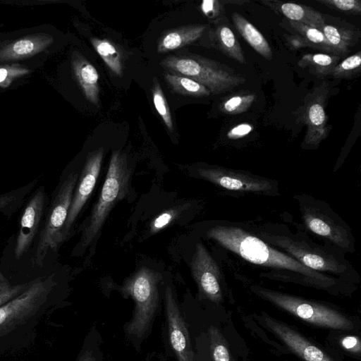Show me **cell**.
<instances>
[{
    "mask_svg": "<svg viewBox=\"0 0 361 361\" xmlns=\"http://www.w3.org/2000/svg\"><path fill=\"white\" fill-rule=\"evenodd\" d=\"M0 44H1V42H0Z\"/></svg>",
    "mask_w": 361,
    "mask_h": 361,
    "instance_id": "ee69618b",
    "label": "cell"
},
{
    "mask_svg": "<svg viewBox=\"0 0 361 361\" xmlns=\"http://www.w3.org/2000/svg\"><path fill=\"white\" fill-rule=\"evenodd\" d=\"M8 282L7 279L4 277L2 273L0 271V285L6 283Z\"/></svg>",
    "mask_w": 361,
    "mask_h": 361,
    "instance_id": "7bdbcfd3",
    "label": "cell"
},
{
    "mask_svg": "<svg viewBox=\"0 0 361 361\" xmlns=\"http://www.w3.org/2000/svg\"><path fill=\"white\" fill-rule=\"evenodd\" d=\"M195 350L196 361H212L207 333L202 332L195 338Z\"/></svg>",
    "mask_w": 361,
    "mask_h": 361,
    "instance_id": "d590c367",
    "label": "cell"
},
{
    "mask_svg": "<svg viewBox=\"0 0 361 361\" xmlns=\"http://www.w3.org/2000/svg\"><path fill=\"white\" fill-rule=\"evenodd\" d=\"M162 66L173 73L186 76L206 87L212 94L230 91L245 82V78L209 59L171 56L161 61Z\"/></svg>",
    "mask_w": 361,
    "mask_h": 361,
    "instance_id": "8992f818",
    "label": "cell"
},
{
    "mask_svg": "<svg viewBox=\"0 0 361 361\" xmlns=\"http://www.w3.org/2000/svg\"><path fill=\"white\" fill-rule=\"evenodd\" d=\"M30 73L25 66L18 64L0 66V87H8L14 80L24 76Z\"/></svg>",
    "mask_w": 361,
    "mask_h": 361,
    "instance_id": "d6a6232c",
    "label": "cell"
},
{
    "mask_svg": "<svg viewBox=\"0 0 361 361\" xmlns=\"http://www.w3.org/2000/svg\"><path fill=\"white\" fill-rule=\"evenodd\" d=\"M176 216L173 209L167 210L159 215L151 224L152 233H156L168 226Z\"/></svg>",
    "mask_w": 361,
    "mask_h": 361,
    "instance_id": "74e56055",
    "label": "cell"
},
{
    "mask_svg": "<svg viewBox=\"0 0 361 361\" xmlns=\"http://www.w3.org/2000/svg\"><path fill=\"white\" fill-rule=\"evenodd\" d=\"M212 361H236L223 331L216 325H210L207 331Z\"/></svg>",
    "mask_w": 361,
    "mask_h": 361,
    "instance_id": "7402d4cb",
    "label": "cell"
},
{
    "mask_svg": "<svg viewBox=\"0 0 361 361\" xmlns=\"http://www.w3.org/2000/svg\"><path fill=\"white\" fill-rule=\"evenodd\" d=\"M45 202V189L41 186L32 195L21 216L14 249L16 259H20L31 247L44 214Z\"/></svg>",
    "mask_w": 361,
    "mask_h": 361,
    "instance_id": "9a60e30c",
    "label": "cell"
},
{
    "mask_svg": "<svg viewBox=\"0 0 361 361\" xmlns=\"http://www.w3.org/2000/svg\"><path fill=\"white\" fill-rule=\"evenodd\" d=\"M300 205L303 224L310 231L341 251L354 252L355 239L350 228L328 205L307 196H300Z\"/></svg>",
    "mask_w": 361,
    "mask_h": 361,
    "instance_id": "52a82bcc",
    "label": "cell"
},
{
    "mask_svg": "<svg viewBox=\"0 0 361 361\" xmlns=\"http://www.w3.org/2000/svg\"><path fill=\"white\" fill-rule=\"evenodd\" d=\"M54 286L53 276L32 281L20 294L0 306V331H5L30 315L45 301Z\"/></svg>",
    "mask_w": 361,
    "mask_h": 361,
    "instance_id": "8fae6325",
    "label": "cell"
},
{
    "mask_svg": "<svg viewBox=\"0 0 361 361\" xmlns=\"http://www.w3.org/2000/svg\"><path fill=\"white\" fill-rule=\"evenodd\" d=\"M219 7V2L214 0L203 1L201 5L203 13L209 17H214L218 14Z\"/></svg>",
    "mask_w": 361,
    "mask_h": 361,
    "instance_id": "60d3db41",
    "label": "cell"
},
{
    "mask_svg": "<svg viewBox=\"0 0 361 361\" xmlns=\"http://www.w3.org/2000/svg\"><path fill=\"white\" fill-rule=\"evenodd\" d=\"M232 19L235 27L247 42L261 56L271 59V49L262 34L238 13H233Z\"/></svg>",
    "mask_w": 361,
    "mask_h": 361,
    "instance_id": "ffe728a7",
    "label": "cell"
},
{
    "mask_svg": "<svg viewBox=\"0 0 361 361\" xmlns=\"http://www.w3.org/2000/svg\"><path fill=\"white\" fill-rule=\"evenodd\" d=\"M357 333L358 332L330 331L326 337V345L341 357L345 355L360 360L361 341Z\"/></svg>",
    "mask_w": 361,
    "mask_h": 361,
    "instance_id": "d6986e66",
    "label": "cell"
},
{
    "mask_svg": "<svg viewBox=\"0 0 361 361\" xmlns=\"http://www.w3.org/2000/svg\"><path fill=\"white\" fill-rule=\"evenodd\" d=\"M280 10L293 22L300 23L317 29L324 25L322 15L308 6L294 3H283L280 5Z\"/></svg>",
    "mask_w": 361,
    "mask_h": 361,
    "instance_id": "44dd1931",
    "label": "cell"
},
{
    "mask_svg": "<svg viewBox=\"0 0 361 361\" xmlns=\"http://www.w3.org/2000/svg\"><path fill=\"white\" fill-rule=\"evenodd\" d=\"M164 77L171 88L180 94L196 97L211 94L206 87L188 77L170 73H165Z\"/></svg>",
    "mask_w": 361,
    "mask_h": 361,
    "instance_id": "cb8c5ba5",
    "label": "cell"
},
{
    "mask_svg": "<svg viewBox=\"0 0 361 361\" xmlns=\"http://www.w3.org/2000/svg\"><path fill=\"white\" fill-rule=\"evenodd\" d=\"M339 58L326 54L305 55L298 64L302 67H310L316 73L326 75L333 72Z\"/></svg>",
    "mask_w": 361,
    "mask_h": 361,
    "instance_id": "4316f807",
    "label": "cell"
},
{
    "mask_svg": "<svg viewBox=\"0 0 361 361\" xmlns=\"http://www.w3.org/2000/svg\"><path fill=\"white\" fill-rule=\"evenodd\" d=\"M190 267L201 299L219 305L224 302V293L219 267L201 243L195 246Z\"/></svg>",
    "mask_w": 361,
    "mask_h": 361,
    "instance_id": "7c38bea8",
    "label": "cell"
},
{
    "mask_svg": "<svg viewBox=\"0 0 361 361\" xmlns=\"http://www.w3.org/2000/svg\"><path fill=\"white\" fill-rule=\"evenodd\" d=\"M197 173L216 185L235 192L270 193L276 185L269 178L222 167H202Z\"/></svg>",
    "mask_w": 361,
    "mask_h": 361,
    "instance_id": "4fadbf2b",
    "label": "cell"
},
{
    "mask_svg": "<svg viewBox=\"0 0 361 361\" xmlns=\"http://www.w3.org/2000/svg\"><path fill=\"white\" fill-rule=\"evenodd\" d=\"M204 29L203 25H192L171 30L159 40L157 50L159 52H166L188 45L197 40Z\"/></svg>",
    "mask_w": 361,
    "mask_h": 361,
    "instance_id": "ac0fdd59",
    "label": "cell"
},
{
    "mask_svg": "<svg viewBox=\"0 0 361 361\" xmlns=\"http://www.w3.org/2000/svg\"><path fill=\"white\" fill-rule=\"evenodd\" d=\"M320 2L331 5L334 7L343 11H350L360 13L361 11L360 1L357 0H325Z\"/></svg>",
    "mask_w": 361,
    "mask_h": 361,
    "instance_id": "8d00e7d4",
    "label": "cell"
},
{
    "mask_svg": "<svg viewBox=\"0 0 361 361\" xmlns=\"http://www.w3.org/2000/svg\"><path fill=\"white\" fill-rule=\"evenodd\" d=\"M207 235L246 261L277 270L276 279L323 290L332 295L344 294L345 281L312 270L289 255L276 249L256 234L232 225H216Z\"/></svg>",
    "mask_w": 361,
    "mask_h": 361,
    "instance_id": "6da1fadb",
    "label": "cell"
},
{
    "mask_svg": "<svg viewBox=\"0 0 361 361\" xmlns=\"http://www.w3.org/2000/svg\"><path fill=\"white\" fill-rule=\"evenodd\" d=\"M141 361H164V359L162 356L159 355L157 353H150V354H148Z\"/></svg>",
    "mask_w": 361,
    "mask_h": 361,
    "instance_id": "b9f144b4",
    "label": "cell"
},
{
    "mask_svg": "<svg viewBox=\"0 0 361 361\" xmlns=\"http://www.w3.org/2000/svg\"><path fill=\"white\" fill-rule=\"evenodd\" d=\"M164 341L166 350L174 361H196L188 325L170 285L163 293Z\"/></svg>",
    "mask_w": 361,
    "mask_h": 361,
    "instance_id": "30bf717a",
    "label": "cell"
},
{
    "mask_svg": "<svg viewBox=\"0 0 361 361\" xmlns=\"http://www.w3.org/2000/svg\"><path fill=\"white\" fill-rule=\"evenodd\" d=\"M74 75L85 96L94 105L99 104V73L95 67L80 54L75 51L72 56Z\"/></svg>",
    "mask_w": 361,
    "mask_h": 361,
    "instance_id": "e0dca14e",
    "label": "cell"
},
{
    "mask_svg": "<svg viewBox=\"0 0 361 361\" xmlns=\"http://www.w3.org/2000/svg\"><path fill=\"white\" fill-rule=\"evenodd\" d=\"M103 338L98 328L92 326L87 333L75 361H106Z\"/></svg>",
    "mask_w": 361,
    "mask_h": 361,
    "instance_id": "603a6c76",
    "label": "cell"
},
{
    "mask_svg": "<svg viewBox=\"0 0 361 361\" xmlns=\"http://www.w3.org/2000/svg\"><path fill=\"white\" fill-rule=\"evenodd\" d=\"M320 28L328 42L337 52H344L351 44L353 39L351 31L341 30L330 25H324Z\"/></svg>",
    "mask_w": 361,
    "mask_h": 361,
    "instance_id": "83f0119b",
    "label": "cell"
},
{
    "mask_svg": "<svg viewBox=\"0 0 361 361\" xmlns=\"http://www.w3.org/2000/svg\"><path fill=\"white\" fill-rule=\"evenodd\" d=\"M130 174L124 155L119 151H114L99 197L92 207L78 248L82 250L89 245L99 232L113 207L127 195Z\"/></svg>",
    "mask_w": 361,
    "mask_h": 361,
    "instance_id": "5b68a950",
    "label": "cell"
},
{
    "mask_svg": "<svg viewBox=\"0 0 361 361\" xmlns=\"http://www.w3.org/2000/svg\"><path fill=\"white\" fill-rule=\"evenodd\" d=\"M250 290L262 299L310 326L360 333V321L332 304L308 300L257 285Z\"/></svg>",
    "mask_w": 361,
    "mask_h": 361,
    "instance_id": "3957f363",
    "label": "cell"
},
{
    "mask_svg": "<svg viewBox=\"0 0 361 361\" xmlns=\"http://www.w3.org/2000/svg\"><path fill=\"white\" fill-rule=\"evenodd\" d=\"M256 235L267 243L279 247L306 267L322 272L333 274L340 279L355 281L356 272L344 257L336 252L325 250L310 240L300 238L298 234L269 231L257 228Z\"/></svg>",
    "mask_w": 361,
    "mask_h": 361,
    "instance_id": "277c9868",
    "label": "cell"
},
{
    "mask_svg": "<svg viewBox=\"0 0 361 361\" xmlns=\"http://www.w3.org/2000/svg\"><path fill=\"white\" fill-rule=\"evenodd\" d=\"M309 118L314 126H322L324 124L326 118L325 112L323 106L319 104H313L309 109Z\"/></svg>",
    "mask_w": 361,
    "mask_h": 361,
    "instance_id": "f35d334b",
    "label": "cell"
},
{
    "mask_svg": "<svg viewBox=\"0 0 361 361\" xmlns=\"http://www.w3.org/2000/svg\"><path fill=\"white\" fill-rule=\"evenodd\" d=\"M252 130V126L247 123H241L231 129L227 133L230 139H237L245 136Z\"/></svg>",
    "mask_w": 361,
    "mask_h": 361,
    "instance_id": "ab89813d",
    "label": "cell"
},
{
    "mask_svg": "<svg viewBox=\"0 0 361 361\" xmlns=\"http://www.w3.org/2000/svg\"><path fill=\"white\" fill-rule=\"evenodd\" d=\"M291 25L313 44L320 47L322 49L327 50L330 52H337L332 45L328 42L324 35L319 29L312 27L297 22H292Z\"/></svg>",
    "mask_w": 361,
    "mask_h": 361,
    "instance_id": "f546056e",
    "label": "cell"
},
{
    "mask_svg": "<svg viewBox=\"0 0 361 361\" xmlns=\"http://www.w3.org/2000/svg\"><path fill=\"white\" fill-rule=\"evenodd\" d=\"M255 98V94L233 96L224 103L221 109L228 114L243 113L250 108Z\"/></svg>",
    "mask_w": 361,
    "mask_h": 361,
    "instance_id": "1f68e13d",
    "label": "cell"
},
{
    "mask_svg": "<svg viewBox=\"0 0 361 361\" xmlns=\"http://www.w3.org/2000/svg\"><path fill=\"white\" fill-rule=\"evenodd\" d=\"M259 326L271 333L287 349L303 361H344L327 345L302 334L298 328L270 316L265 312L254 314Z\"/></svg>",
    "mask_w": 361,
    "mask_h": 361,
    "instance_id": "ba28073f",
    "label": "cell"
},
{
    "mask_svg": "<svg viewBox=\"0 0 361 361\" xmlns=\"http://www.w3.org/2000/svg\"><path fill=\"white\" fill-rule=\"evenodd\" d=\"M78 174H69L61 184L50 206L39 235L34 262L42 267L49 250H56L63 240L62 231L67 219Z\"/></svg>",
    "mask_w": 361,
    "mask_h": 361,
    "instance_id": "9c48e42d",
    "label": "cell"
},
{
    "mask_svg": "<svg viewBox=\"0 0 361 361\" xmlns=\"http://www.w3.org/2000/svg\"><path fill=\"white\" fill-rule=\"evenodd\" d=\"M92 44L109 68L116 75L121 76L123 66L121 57L116 47L106 39L92 38Z\"/></svg>",
    "mask_w": 361,
    "mask_h": 361,
    "instance_id": "d4e9b609",
    "label": "cell"
},
{
    "mask_svg": "<svg viewBox=\"0 0 361 361\" xmlns=\"http://www.w3.org/2000/svg\"><path fill=\"white\" fill-rule=\"evenodd\" d=\"M54 42L51 35L37 33L13 41L0 49V61H10L31 57L47 49Z\"/></svg>",
    "mask_w": 361,
    "mask_h": 361,
    "instance_id": "2e32d148",
    "label": "cell"
},
{
    "mask_svg": "<svg viewBox=\"0 0 361 361\" xmlns=\"http://www.w3.org/2000/svg\"><path fill=\"white\" fill-rule=\"evenodd\" d=\"M104 157L102 147L90 152L86 159L81 176L75 188L62 235L67 238L80 212L91 195L99 176Z\"/></svg>",
    "mask_w": 361,
    "mask_h": 361,
    "instance_id": "5bb4252c",
    "label": "cell"
},
{
    "mask_svg": "<svg viewBox=\"0 0 361 361\" xmlns=\"http://www.w3.org/2000/svg\"><path fill=\"white\" fill-rule=\"evenodd\" d=\"M153 103L156 110L161 117L166 127L170 131L173 129L171 112L161 87L155 80L152 87Z\"/></svg>",
    "mask_w": 361,
    "mask_h": 361,
    "instance_id": "4dcf8cb0",
    "label": "cell"
},
{
    "mask_svg": "<svg viewBox=\"0 0 361 361\" xmlns=\"http://www.w3.org/2000/svg\"><path fill=\"white\" fill-rule=\"evenodd\" d=\"M161 279L159 272L142 267L120 288L124 298L130 297L134 301L131 317L123 324V331L126 341L138 353L150 335L159 312V284Z\"/></svg>",
    "mask_w": 361,
    "mask_h": 361,
    "instance_id": "7a4b0ae2",
    "label": "cell"
},
{
    "mask_svg": "<svg viewBox=\"0 0 361 361\" xmlns=\"http://www.w3.org/2000/svg\"><path fill=\"white\" fill-rule=\"evenodd\" d=\"M216 35L219 48L225 54L241 63H245L243 49L233 31L228 27L225 25L219 27Z\"/></svg>",
    "mask_w": 361,
    "mask_h": 361,
    "instance_id": "484cf974",
    "label": "cell"
},
{
    "mask_svg": "<svg viewBox=\"0 0 361 361\" xmlns=\"http://www.w3.org/2000/svg\"><path fill=\"white\" fill-rule=\"evenodd\" d=\"M30 283L11 285L7 282L0 285V306L20 294L27 288Z\"/></svg>",
    "mask_w": 361,
    "mask_h": 361,
    "instance_id": "e575fe53",
    "label": "cell"
},
{
    "mask_svg": "<svg viewBox=\"0 0 361 361\" xmlns=\"http://www.w3.org/2000/svg\"><path fill=\"white\" fill-rule=\"evenodd\" d=\"M361 65L360 53L352 55L336 66L332 73L335 78H346L355 73Z\"/></svg>",
    "mask_w": 361,
    "mask_h": 361,
    "instance_id": "836d02e7",
    "label": "cell"
},
{
    "mask_svg": "<svg viewBox=\"0 0 361 361\" xmlns=\"http://www.w3.org/2000/svg\"><path fill=\"white\" fill-rule=\"evenodd\" d=\"M35 185L32 183L27 186L0 195V212L11 214L18 208L25 195Z\"/></svg>",
    "mask_w": 361,
    "mask_h": 361,
    "instance_id": "f1b7e54d",
    "label": "cell"
}]
</instances>
